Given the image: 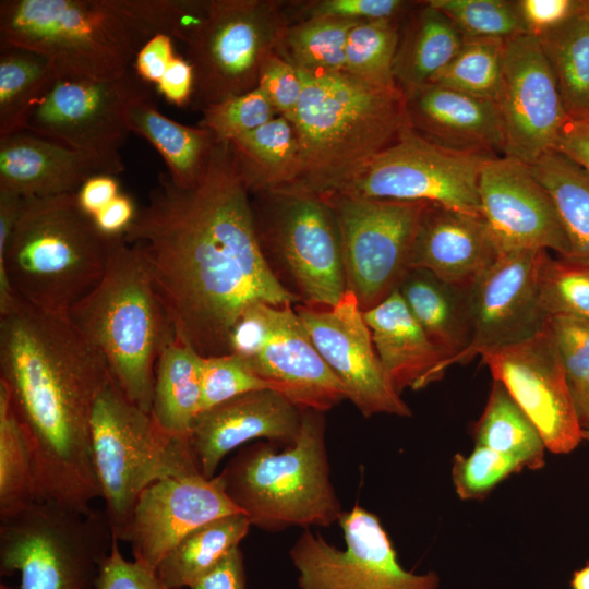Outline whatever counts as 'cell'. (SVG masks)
<instances>
[{"mask_svg": "<svg viewBox=\"0 0 589 589\" xmlns=\"http://www.w3.org/2000/svg\"><path fill=\"white\" fill-rule=\"evenodd\" d=\"M123 239L137 252L176 336L202 357L229 353L231 328L249 305L301 299L266 260L228 141H215L191 188L159 173Z\"/></svg>", "mask_w": 589, "mask_h": 589, "instance_id": "obj_1", "label": "cell"}, {"mask_svg": "<svg viewBox=\"0 0 589 589\" xmlns=\"http://www.w3.org/2000/svg\"><path fill=\"white\" fill-rule=\"evenodd\" d=\"M110 378L105 358L68 313L15 296L0 314V381L31 443L36 501L88 512L100 497L91 416Z\"/></svg>", "mask_w": 589, "mask_h": 589, "instance_id": "obj_2", "label": "cell"}, {"mask_svg": "<svg viewBox=\"0 0 589 589\" xmlns=\"http://www.w3.org/2000/svg\"><path fill=\"white\" fill-rule=\"evenodd\" d=\"M299 73L303 89L291 122L300 166L292 185L281 192H340L408 125L405 95L346 72Z\"/></svg>", "mask_w": 589, "mask_h": 589, "instance_id": "obj_3", "label": "cell"}, {"mask_svg": "<svg viewBox=\"0 0 589 589\" xmlns=\"http://www.w3.org/2000/svg\"><path fill=\"white\" fill-rule=\"evenodd\" d=\"M115 239L98 230L76 193L23 197L0 256V314L15 296L68 313L103 278Z\"/></svg>", "mask_w": 589, "mask_h": 589, "instance_id": "obj_4", "label": "cell"}, {"mask_svg": "<svg viewBox=\"0 0 589 589\" xmlns=\"http://www.w3.org/2000/svg\"><path fill=\"white\" fill-rule=\"evenodd\" d=\"M124 396L151 413L155 370L175 329L137 254L116 237L100 281L68 312Z\"/></svg>", "mask_w": 589, "mask_h": 589, "instance_id": "obj_5", "label": "cell"}, {"mask_svg": "<svg viewBox=\"0 0 589 589\" xmlns=\"http://www.w3.org/2000/svg\"><path fill=\"white\" fill-rule=\"evenodd\" d=\"M251 526L268 532L329 527L342 509L330 481L323 412L302 409L297 440L283 450L269 442L242 446L218 473Z\"/></svg>", "mask_w": 589, "mask_h": 589, "instance_id": "obj_6", "label": "cell"}, {"mask_svg": "<svg viewBox=\"0 0 589 589\" xmlns=\"http://www.w3.org/2000/svg\"><path fill=\"white\" fill-rule=\"evenodd\" d=\"M149 39L128 0L0 2V44L44 56L57 79H118Z\"/></svg>", "mask_w": 589, "mask_h": 589, "instance_id": "obj_7", "label": "cell"}, {"mask_svg": "<svg viewBox=\"0 0 589 589\" xmlns=\"http://www.w3.org/2000/svg\"><path fill=\"white\" fill-rule=\"evenodd\" d=\"M91 449L104 510L119 542L129 541L132 514L144 490L167 478L201 473L190 441L161 430L112 377L93 406Z\"/></svg>", "mask_w": 589, "mask_h": 589, "instance_id": "obj_8", "label": "cell"}, {"mask_svg": "<svg viewBox=\"0 0 589 589\" xmlns=\"http://www.w3.org/2000/svg\"><path fill=\"white\" fill-rule=\"evenodd\" d=\"M113 536L105 510L34 500L0 519V575L20 589H96Z\"/></svg>", "mask_w": 589, "mask_h": 589, "instance_id": "obj_9", "label": "cell"}, {"mask_svg": "<svg viewBox=\"0 0 589 589\" xmlns=\"http://www.w3.org/2000/svg\"><path fill=\"white\" fill-rule=\"evenodd\" d=\"M292 23L289 2L209 0L206 17L187 41L193 68L191 106L203 111L257 87L264 61Z\"/></svg>", "mask_w": 589, "mask_h": 589, "instance_id": "obj_10", "label": "cell"}, {"mask_svg": "<svg viewBox=\"0 0 589 589\" xmlns=\"http://www.w3.org/2000/svg\"><path fill=\"white\" fill-rule=\"evenodd\" d=\"M318 196L338 224L347 290L368 311L397 290L409 272L416 232L428 203L340 192Z\"/></svg>", "mask_w": 589, "mask_h": 589, "instance_id": "obj_11", "label": "cell"}, {"mask_svg": "<svg viewBox=\"0 0 589 589\" xmlns=\"http://www.w3.org/2000/svg\"><path fill=\"white\" fill-rule=\"evenodd\" d=\"M267 206L255 218L261 242H268L308 306L332 308L347 290L336 217L318 195L297 192L254 194Z\"/></svg>", "mask_w": 589, "mask_h": 589, "instance_id": "obj_12", "label": "cell"}, {"mask_svg": "<svg viewBox=\"0 0 589 589\" xmlns=\"http://www.w3.org/2000/svg\"><path fill=\"white\" fill-rule=\"evenodd\" d=\"M338 524L345 550L309 529L289 554L300 589H437L438 576L406 570L378 517L356 504L342 512Z\"/></svg>", "mask_w": 589, "mask_h": 589, "instance_id": "obj_13", "label": "cell"}, {"mask_svg": "<svg viewBox=\"0 0 589 589\" xmlns=\"http://www.w3.org/2000/svg\"><path fill=\"white\" fill-rule=\"evenodd\" d=\"M489 158L440 147L407 125L399 137L340 193L434 203L481 215L479 178Z\"/></svg>", "mask_w": 589, "mask_h": 589, "instance_id": "obj_14", "label": "cell"}, {"mask_svg": "<svg viewBox=\"0 0 589 589\" xmlns=\"http://www.w3.org/2000/svg\"><path fill=\"white\" fill-rule=\"evenodd\" d=\"M146 97H152L148 85L133 69L110 81L56 79L24 130L124 167L127 109Z\"/></svg>", "mask_w": 589, "mask_h": 589, "instance_id": "obj_15", "label": "cell"}, {"mask_svg": "<svg viewBox=\"0 0 589 589\" xmlns=\"http://www.w3.org/2000/svg\"><path fill=\"white\" fill-rule=\"evenodd\" d=\"M495 104L504 156L531 165L554 147L569 117L538 37L522 34L504 39Z\"/></svg>", "mask_w": 589, "mask_h": 589, "instance_id": "obj_16", "label": "cell"}, {"mask_svg": "<svg viewBox=\"0 0 589 589\" xmlns=\"http://www.w3.org/2000/svg\"><path fill=\"white\" fill-rule=\"evenodd\" d=\"M481 357L493 378L504 385L537 428L546 449L568 454L580 444L584 432L572 388L545 325L525 340Z\"/></svg>", "mask_w": 589, "mask_h": 589, "instance_id": "obj_17", "label": "cell"}, {"mask_svg": "<svg viewBox=\"0 0 589 589\" xmlns=\"http://www.w3.org/2000/svg\"><path fill=\"white\" fill-rule=\"evenodd\" d=\"M297 314L314 346L362 416L411 417L409 406L390 383L376 353L356 296L346 290L332 308L297 305Z\"/></svg>", "mask_w": 589, "mask_h": 589, "instance_id": "obj_18", "label": "cell"}, {"mask_svg": "<svg viewBox=\"0 0 589 589\" xmlns=\"http://www.w3.org/2000/svg\"><path fill=\"white\" fill-rule=\"evenodd\" d=\"M548 251L501 252L491 267L468 289L470 341L450 366L525 340L544 325L539 298V273Z\"/></svg>", "mask_w": 589, "mask_h": 589, "instance_id": "obj_19", "label": "cell"}, {"mask_svg": "<svg viewBox=\"0 0 589 589\" xmlns=\"http://www.w3.org/2000/svg\"><path fill=\"white\" fill-rule=\"evenodd\" d=\"M480 214L501 252L553 250L570 256V244L553 201L528 165L491 157L479 178Z\"/></svg>", "mask_w": 589, "mask_h": 589, "instance_id": "obj_20", "label": "cell"}, {"mask_svg": "<svg viewBox=\"0 0 589 589\" xmlns=\"http://www.w3.org/2000/svg\"><path fill=\"white\" fill-rule=\"evenodd\" d=\"M240 513L227 496L219 474L167 478L140 495L130 526L133 561L156 573L164 557L191 531Z\"/></svg>", "mask_w": 589, "mask_h": 589, "instance_id": "obj_21", "label": "cell"}, {"mask_svg": "<svg viewBox=\"0 0 589 589\" xmlns=\"http://www.w3.org/2000/svg\"><path fill=\"white\" fill-rule=\"evenodd\" d=\"M292 306L271 305L267 337L259 352L243 361L300 409L324 413L347 399L346 392Z\"/></svg>", "mask_w": 589, "mask_h": 589, "instance_id": "obj_22", "label": "cell"}, {"mask_svg": "<svg viewBox=\"0 0 589 589\" xmlns=\"http://www.w3.org/2000/svg\"><path fill=\"white\" fill-rule=\"evenodd\" d=\"M301 414L302 409L273 389L247 393L199 413L190 444L202 476L214 478L227 454L253 440L292 445Z\"/></svg>", "mask_w": 589, "mask_h": 589, "instance_id": "obj_23", "label": "cell"}, {"mask_svg": "<svg viewBox=\"0 0 589 589\" xmlns=\"http://www.w3.org/2000/svg\"><path fill=\"white\" fill-rule=\"evenodd\" d=\"M404 95L408 125L428 142L459 153H503V125L493 100L433 83Z\"/></svg>", "mask_w": 589, "mask_h": 589, "instance_id": "obj_24", "label": "cell"}, {"mask_svg": "<svg viewBox=\"0 0 589 589\" xmlns=\"http://www.w3.org/2000/svg\"><path fill=\"white\" fill-rule=\"evenodd\" d=\"M501 250L481 215L428 203L416 232L410 269L470 288L497 260Z\"/></svg>", "mask_w": 589, "mask_h": 589, "instance_id": "obj_25", "label": "cell"}, {"mask_svg": "<svg viewBox=\"0 0 589 589\" xmlns=\"http://www.w3.org/2000/svg\"><path fill=\"white\" fill-rule=\"evenodd\" d=\"M123 170L25 130L0 137V189L23 197L76 193L94 176H117Z\"/></svg>", "mask_w": 589, "mask_h": 589, "instance_id": "obj_26", "label": "cell"}, {"mask_svg": "<svg viewBox=\"0 0 589 589\" xmlns=\"http://www.w3.org/2000/svg\"><path fill=\"white\" fill-rule=\"evenodd\" d=\"M376 353L400 394L438 381L445 373L446 356L416 321L398 289L364 311Z\"/></svg>", "mask_w": 589, "mask_h": 589, "instance_id": "obj_27", "label": "cell"}, {"mask_svg": "<svg viewBox=\"0 0 589 589\" xmlns=\"http://www.w3.org/2000/svg\"><path fill=\"white\" fill-rule=\"evenodd\" d=\"M468 289L420 268L409 269L398 287L416 321L446 356L445 370L470 341Z\"/></svg>", "mask_w": 589, "mask_h": 589, "instance_id": "obj_28", "label": "cell"}, {"mask_svg": "<svg viewBox=\"0 0 589 589\" xmlns=\"http://www.w3.org/2000/svg\"><path fill=\"white\" fill-rule=\"evenodd\" d=\"M406 17L394 59V77L402 93L431 83L465 41L452 20L429 1L418 2Z\"/></svg>", "mask_w": 589, "mask_h": 589, "instance_id": "obj_29", "label": "cell"}, {"mask_svg": "<svg viewBox=\"0 0 589 589\" xmlns=\"http://www.w3.org/2000/svg\"><path fill=\"white\" fill-rule=\"evenodd\" d=\"M128 130L145 139L163 157L171 181L191 188L202 178L216 139L205 128L189 127L161 113L153 96L127 109Z\"/></svg>", "mask_w": 589, "mask_h": 589, "instance_id": "obj_30", "label": "cell"}, {"mask_svg": "<svg viewBox=\"0 0 589 589\" xmlns=\"http://www.w3.org/2000/svg\"><path fill=\"white\" fill-rule=\"evenodd\" d=\"M238 171L252 194L276 193L294 182L300 149L290 120L277 116L230 141Z\"/></svg>", "mask_w": 589, "mask_h": 589, "instance_id": "obj_31", "label": "cell"}, {"mask_svg": "<svg viewBox=\"0 0 589 589\" xmlns=\"http://www.w3.org/2000/svg\"><path fill=\"white\" fill-rule=\"evenodd\" d=\"M202 359L176 336L156 364L151 416L161 430L182 440L190 441L200 413Z\"/></svg>", "mask_w": 589, "mask_h": 589, "instance_id": "obj_32", "label": "cell"}, {"mask_svg": "<svg viewBox=\"0 0 589 589\" xmlns=\"http://www.w3.org/2000/svg\"><path fill=\"white\" fill-rule=\"evenodd\" d=\"M242 513L209 521L187 534L160 562L156 576L161 589L189 588L213 568L249 533Z\"/></svg>", "mask_w": 589, "mask_h": 589, "instance_id": "obj_33", "label": "cell"}, {"mask_svg": "<svg viewBox=\"0 0 589 589\" xmlns=\"http://www.w3.org/2000/svg\"><path fill=\"white\" fill-rule=\"evenodd\" d=\"M528 166L553 201L570 244L567 259L589 262V172L553 148Z\"/></svg>", "mask_w": 589, "mask_h": 589, "instance_id": "obj_34", "label": "cell"}, {"mask_svg": "<svg viewBox=\"0 0 589 589\" xmlns=\"http://www.w3.org/2000/svg\"><path fill=\"white\" fill-rule=\"evenodd\" d=\"M538 39L567 116L589 120V21L578 13Z\"/></svg>", "mask_w": 589, "mask_h": 589, "instance_id": "obj_35", "label": "cell"}, {"mask_svg": "<svg viewBox=\"0 0 589 589\" xmlns=\"http://www.w3.org/2000/svg\"><path fill=\"white\" fill-rule=\"evenodd\" d=\"M56 79L44 56L0 44V137L24 130L29 113Z\"/></svg>", "mask_w": 589, "mask_h": 589, "instance_id": "obj_36", "label": "cell"}, {"mask_svg": "<svg viewBox=\"0 0 589 589\" xmlns=\"http://www.w3.org/2000/svg\"><path fill=\"white\" fill-rule=\"evenodd\" d=\"M473 433L476 445L518 457L527 469L544 466L546 447L540 433L498 381L494 380Z\"/></svg>", "mask_w": 589, "mask_h": 589, "instance_id": "obj_37", "label": "cell"}, {"mask_svg": "<svg viewBox=\"0 0 589 589\" xmlns=\"http://www.w3.org/2000/svg\"><path fill=\"white\" fill-rule=\"evenodd\" d=\"M360 21L310 17L292 22L277 53L298 71L311 74L345 72V48Z\"/></svg>", "mask_w": 589, "mask_h": 589, "instance_id": "obj_38", "label": "cell"}, {"mask_svg": "<svg viewBox=\"0 0 589 589\" xmlns=\"http://www.w3.org/2000/svg\"><path fill=\"white\" fill-rule=\"evenodd\" d=\"M35 500L34 458L31 443L0 381V519Z\"/></svg>", "mask_w": 589, "mask_h": 589, "instance_id": "obj_39", "label": "cell"}, {"mask_svg": "<svg viewBox=\"0 0 589 589\" xmlns=\"http://www.w3.org/2000/svg\"><path fill=\"white\" fill-rule=\"evenodd\" d=\"M399 22L401 20H381L357 24L347 38L345 72L372 86L399 88L394 77Z\"/></svg>", "mask_w": 589, "mask_h": 589, "instance_id": "obj_40", "label": "cell"}, {"mask_svg": "<svg viewBox=\"0 0 589 589\" xmlns=\"http://www.w3.org/2000/svg\"><path fill=\"white\" fill-rule=\"evenodd\" d=\"M503 39H465L449 64L431 83L495 103L498 92Z\"/></svg>", "mask_w": 589, "mask_h": 589, "instance_id": "obj_41", "label": "cell"}, {"mask_svg": "<svg viewBox=\"0 0 589 589\" xmlns=\"http://www.w3.org/2000/svg\"><path fill=\"white\" fill-rule=\"evenodd\" d=\"M539 298L546 317L589 318V262L548 253L539 273Z\"/></svg>", "mask_w": 589, "mask_h": 589, "instance_id": "obj_42", "label": "cell"}, {"mask_svg": "<svg viewBox=\"0 0 589 589\" xmlns=\"http://www.w3.org/2000/svg\"><path fill=\"white\" fill-rule=\"evenodd\" d=\"M447 15L465 39H507L528 34L516 1L507 0H430Z\"/></svg>", "mask_w": 589, "mask_h": 589, "instance_id": "obj_43", "label": "cell"}, {"mask_svg": "<svg viewBox=\"0 0 589 589\" xmlns=\"http://www.w3.org/2000/svg\"><path fill=\"white\" fill-rule=\"evenodd\" d=\"M527 469L515 456L476 445L468 455L456 454L452 466V481L461 500H482L503 480Z\"/></svg>", "mask_w": 589, "mask_h": 589, "instance_id": "obj_44", "label": "cell"}, {"mask_svg": "<svg viewBox=\"0 0 589 589\" xmlns=\"http://www.w3.org/2000/svg\"><path fill=\"white\" fill-rule=\"evenodd\" d=\"M275 115L264 93L256 87L206 107L199 127L211 131L217 141L230 142L267 123Z\"/></svg>", "mask_w": 589, "mask_h": 589, "instance_id": "obj_45", "label": "cell"}, {"mask_svg": "<svg viewBox=\"0 0 589 589\" xmlns=\"http://www.w3.org/2000/svg\"><path fill=\"white\" fill-rule=\"evenodd\" d=\"M273 389L239 357L227 353L203 357L200 413L240 395Z\"/></svg>", "mask_w": 589, "mask_h": 589, "instance_id": "obj_46", "label": "cell"}, {"mask_svg": "<svg viewBox=\"0 0 589 589\" xmlns=\"http://www.w3.org/2000/svg\"><path fill=\"white\" fill-rule=\"evenodd\" d=\"M418 2L402 0H312L290 1L292 22L310 17L351 21L402 20Z\"/></svg>", "mask_w": 589, "mask_h": 589, "instance_id": "obj_47", "label": "cell"}, {"mask_svg": "<svg viewBox=\"0 0 589 589\" xmlns=\"http://www.w3.org/2000/svg\"><path fill=\"white\" fill-rule=\"evenodd\" d=\"M544 325L573 386L589 375V318L549 316Z\"/></svg>", "mask_w": 589, "mask_h": 589, "instance_id": "obj_48", "label": "cell"}, {"mask_svg": "<svg viewBox=\"0 0 589 589\" xmlns=\"http://www.w3.org/2000/svg\"><path fill=\"white\" fill-rule=\"evenodd\" d=\"M257 87L278 116L292 121L303 89L300 73L293 65L277 52L272 53L261 68Z\"/></svg>", "mask_w": 589, "mask_h": 589, "instance_id": "obj_49", "label": "cell"}, {"mask_svg": "<svg viewBox=\"0 0 589 589\" xmlns=\"http://www.w3.org/2000/svg\"><path fill=\"white\" fill-rule=\"evenodd\" d=\"M96 589H161L156 573L123 557L113 538L108 555L100 564Z\"/></svg>", "mask_w": 589, "mask_h": 589, "instance_id": "obj_50", "label": "cell"}, {"mask_svg": "<svg viewBox=\"0 0 589 589\" xmlns=\"http://www.w3.org/2000/svg\"><path fill=\"white\" fill-rule=\"evenodd\" d=\"M269 308L271 304L256 302L240 314L229 335V353L248 361L259 352L268 333Z\"/></svg>", "mask_w": 589, "mask_h": 589, "instance_id": "obj_51", "label": "cell"}, {"mask_svg": "<svg viewBox=\"0 0 589 589\" xmlns=\"http://www.w3.org/2000/svg\"><path fill=\"white\" fill-rule=\"evenodd\" d=\"M516 5L527 33L536 37L579 13L578 0H518Z\"/></svg>", "mask_w": 589, "mask_h": 589, "instance_id": "obj_52", "label": "cell"}, {"mask_svg": "<svg viewBox=\"0 0 589 589\" xmlns=\"http://www.w3.org/2000/svg\"><path fill=\"white\" fill-rule=\"evenodd\" d=\"M172 37L157 34L137 51L132 69L146 84H158L175 57Z\"/></svg>", "mask_w": 589, "mask_h": 589, "instance_id": "obj_53", "label": "cell"}, {"mask_svg": "<svg viewBox=\"0 0 589 589\" xmlns=\"http://www.w3.org/2000/svg\"><path fill=\"white\" fill-rule=\"evenodd\" d=\"M190 589H245L243 554L232 549L207 573L191 584Z\"/></svg>", "mask_w": 589, "mask_h": 589, "instance_id": "obj_54", "label": "cell"}, {"mask_svg": "<svg viewBox=\"0 0 589 589\" xmlns=\"http://www.w3.org/2000/svg\"><path fill=\"white\" fill-rule=\"evenodd\" d=\"M194 74L188 59L175 56L158 82L157 89L170 104L184 108L191 104Z\"/></svg>", "mask_w": 589, "mask_h": 589, "instance_id": "obj_55", "label": "cell"}, {"mask_svg": "<svg viewBox=\"0 0 589 589\" xmlns=\"http://www.w3.org/2000/svg\"><path fill=\"white\" fill-rule=\"evenodd\" d=\"M553 149L589 172V120L569 118L563 125Z\"/></svg>", "mask_w": 589, "mask_h": 589, "instance_id": "obj_56", "label": "cell"}, {"mask_svg": "<svg viewBox=\"0 0 589 589\" xmlns=\"http://www.w3.org/2000/svg\"><path fill=\"white\" fill-rule=\"evenodd\" d=\"M120 194L116 176L97 175L86 180L76 192L81 208L91 217L95 216Z\"/></svg>", "mask_w": 589, "mask_h": 589, "instance_id": "obj_57", "label": "cell"}, {"mask_svg": "<svg viewBox=\"0 0 589 589\" xmlns=\"http://www.w3.org/2000/svg\"><path fill=\"white\" fill-rule=\"evenodd\" d=\"M136 212L132 199L120 193L92 218L103 235L118 237L123 236L133 221Z\"/></svg>", "mask_w": 589, "mask_h": 589, "instance_id": "obj_58", "label": "cell"}, {"mask_svg": "<svg viewBox=\"0 0 589 589\" xmlns=\"http://www.w3.org/2000/svg\"><path fill=\"white\" fill-rule=\"evenodd\" d=\"M570 388L579 425L582 432H589V375Z\"/></svg>", "mask_w": 589, "mask_h": 589, "instance_id": "obj_59", "label": "cell"}, {"mask_svg": "<svg viewBox=\"0 0 589 589\" xmlns=\"http://www.w3.org/2000/svg\"><path fill=\"white\" fill-rule=\"evenodd\" d=\"M570 585L573 589H589V564L574 572Z\"/></svg>", "mask_w": 589, "mask_h": 589, "instance_id": "obj_60", "label": "cell"}, {"mask_svg": "<svg viewBox=\"0 0 589 589\" xmlns=\"http://www.w3.org/2000/svg\"><path fill=\"white\" fill-rule=\"evenodd\" d=\"M579 13L589 21V0H580Z\"/></svg>", "mask_w": 589, "mask_h": 589, "instance_id": "obj_61", "label": "cell"}, {"mask_svg": "<svg viewBox=\"0 0 589 589\" xmlns=\"http://www.w3.org/2000/svg\"><path fill=\"white\" fill-rule=\"evenodd\" d=\"M584 440L589 443V432H584Z\"/></svg>", "mask_w": 589, "mask_h": 589, "instance_id": "obj_62", "label": "cell"}, {"mask_svg": "<svg viewBox=\"0 0 589 589\" xmlns=\"http://www.w3.org/2000/svg\"><path fill=\"white\" fill-rule=\"evenodd\" d=\"M0 589H12V588H10L9 586H7L4 584H1Z\"/></svg>", "mask_w": 589, "mask_h": 589, "instance_id": "obj_63", "label": "cell"}]
</instances>
